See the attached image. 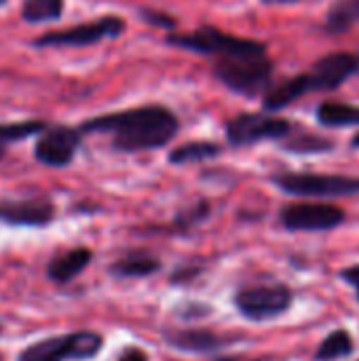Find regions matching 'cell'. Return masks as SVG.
I'll use <instances>...</instances> for the list:
<instances>
[{"label":"cell","instance_id":"cell-1","mask_svg":"<svg viewBox=\"0 0 359 361\" xmlns=\"http://www.w3.org/2000/svg\"><path fill=\"white\" fill-rule=\"evenodd\" d=\"M80 133H108L116 152H144L167 146L180 131L178 116L161 104L99 114L78 127Z\"/></svg>","mask_w":359,"mask_h":361},{"label":"cell","instance_id":"cell-2","mask_svg":"<svg viewBox=\"0 0 359 361\" xmlns=\"http://www.w3.org/2000/svg\"><path fill=\"white\" fill-rule=\"evenodd\" d=\"M271 184L284 195L298 199H345L359 195L358 176L343 173H313V171H277Z\"/></svg>","mask_w":359,"mask_h":361},{"label":"cell","instance_id":"cell-3","mask_svg":"<svg viewBox=\"0 0 359 361\" xmlns=\"http://www.w3.org/2000/svg\"><path fill=\"white\" fill-rule=\"evenodd\" d=\"M212 72L216 80L229 91L243 97H256L273 85L275 63L269 55L220 57Z\"/></svg>","mask_w":359,"mask_h":361},{"label":"cell","instance_id":"cell-4","mask_svg":"<svg viewBox=\"0 0 359 361\" xmlns=\"http://www.w3.org/2000/svg\"><path fill=\"white\" fill-rule=\"evenodd\" d=\"M167 44H174L184 51H193L199 55H214V57H250V55H267V44L229 34L214 25H201L193 32L184 34H169Z\"/></svg>","mask_w":359,"mask_h":361},{"label":"cell","instance_id":"cell-5","mask_svg":"<svg viewBox=\"0 0 359 361\" xmlns=\"http://www.w3.org/2000/svg\"><path fill=\"white\" fill-rule=\"evenodd\" d=\"M233 305L237 313L254 324L273 322L286 315L294 305V292L281 281L250 283L235 292Z\"/></svg>","mask_w":359,"mask_h":361},{"label":"cell","instance_id":"cell-6","mask_svg":"<svg viewBox=\"0 0 359 361\" xmlns=\"http://www.w3.org/2000/svg\"><path fill=\"white\" fill-rule=\"evenodd\" d=\"M104 336L93 330L49 336L28 345L17 361H89L99 355Z\"/></svg>","mask_w":359,"mask_h":361},{"label":"cell","instance_id":"cell-7","mask_svg":"<svg viewBox=\"0 0 359 361\" xmlns=\"http://www.w3.org/2000/svg\"><path fill=\"white\" fill-rule=\"evenodd\" d=\"M294 131V125L284 118L275 116L273 112H241L226 121L224 133L226 142L233 148H245L260 142H281Z\"/></svg>","mask_w":359,"mask_h":361},{"label":"cell","instance_id":"cell-8","mask_svg":"<svg viewBox=\"0 0 359 361\" xmlns=\"http://www.w3.org/2000/svg\"><path fill=\"white\" fill-rule=\"evenodd\" d=\"M347 222V212L334 203H290L279 212V224L288 233H328Z\"/></svg>","mask_w":359,"mask_h":361},{"label":"cell","instance_id":"cell-9","mask_svg":"<svg viewBox=\"0 0 359 361\" xmlns=\"http://www.w3.org/2000/svg\"><path fill=\"white\" fill-rule=\"evenodd\" d=\"M125 32V19L118 15H102L93 21L72 25L68 30H55L38 36L32 44L44 47H91L108 38H118Z\"/></svg>","mask_w":359,"mask_h":361},{"label":"cell","instance_id":"cell-10","mask_svg":"<svg viewBox=\"0 0 359 361\" xmlns=\"http://www.w3.org/2000/svg\"><path fill=\"white\" fill-rule=\"evenodd\" d=\"M80 140H83V133L74 127H68V125L49 127L47 125L38 133V140L34 144V157L38 163L53 167V169L68 167L80 148Z\"/></svg>","mask_w":359,"mask_h":361},{"label":"cell","instance_id":"cell-11","mask_svg":"<svg viewBox=\"0 0 359 361\" xmlns=\"http://www.w3.org/2000/svg\"><path fill=\"white\" fill-rule=\"evenodd\" d=\"M359 72V57L349 51H332L320 57L307 72L313 93H330L341 89Z\"/></svg>","mask_w":359,"mask_h":361},{"label":"cell","instance_id":"cell-12","mask_svg":"<svg viewBox=\"0 0 359 361\" xmlns=\"http://www.w3.org/2000/svg\"><path fill=\"white\" fill-rule=\"evenodd\" d=\"M163 341L167 347L190 353V355H212L235 343V336H222L212 330L203 328H178V330H165Z\"/></svg>","mask_w":359,"mask_h":361},{"label":"cell","instance_id":"cell-13","mask_svg":"<svg viewBox=\"0 0 359 361\" xmlns=\"http://www.w3.org/2000/svg\"><path fill=\"white\" fill-rule=\"evenodd\" d=\"M55 218V205L47 199H6L0 201V222L6 226L42 228Z\"/></svg>","mask_w":359,"mask_h":361},{"label":"cell","instance_id":"cell-14","mask_svg":"<svg viewBox=\"0 0 359 361\" xmlns=\"http://www.w3.org/2000/svg\"><path fill=\"white\" fill-rule=\"evenodd\" d=\"M313 93L311 91V82L307 72H300L296 76H290L277 85H271L264 93H262V110L264 112H281L286 108H290L292 104H296L300 97Z\"/></svg>","mask_w":359,"mask_h":361},{"label":"cell","instance_id":"cell-15","mask_svg":"<svg viewBox=\"0 0 359 361\" xmlns=\"http://www.w3.org/2000/svg\"><path fill=\"white\" fill-rule=\"evenodd\" d=\"M93 260V252L87 247H74L68 250L59 256H55L49 264H47V279L57 283V286H66L72 279H76Z\"/></svg>","mask_w":359,"mask_h":361},{"label":"cell","instance_id":"cell-16","mask_svg":"<svg viewBox=\"0 0 359 361\" xmlns=\"http://www.w3.org/2000/svg\"><path fill=\"white\" fill-rule=\"evenodd\" d=\"M161 271V260L146 252H131L108 267L114 279H144Z\"/></svg>","mask_w":359,"mask_h":361},{"label":"cell","instance_id":"cell-17","mask_svg":"<svg viewBox=\"0 0 359 361\" xmlns=\"http://www.w3.org/2000/svg\"><path fill=\"white\" fill-rule=\"evenodd\" d=\"M315 121L326 129L359 127V106L341 99H326L315 108Z\"/></svg>","mask_w":359,"mask_h":361},{"label":"cell","instance_id":"cell-18","mask_svg":"<svg viewBox=\"0 0 359 361\" xmlns=\"http://www.w3.org/2000/svg\"><path fill=\"white\" fill-rule=\"evenodd\" d=\"M279 148L286 154H298V157H307V154H330L336 150V142L332 137L320 135V133H309L303 131L298 135H288L279 142Z\"/></svg>","mask_w":359,"mask_h":361},{"label":"cell","instance_id":"cell-19","mask_svg":"<svg viewBox=\"0 0 359 361\" xmlns=\"http://www.w3.org/2000/svg\"><path fill=\"white\" fill-rule=\"evenodd\" d=\"M359 23V0H334L324 19V30L328 34H345Z\"/></svg>","mask_w":359,"mask_h":361},{"label":"cell","instance_id":"cell-20","mask_svg":"<svg viewBox=\"0 0 359 361\" xmlns=\"http://www.w3.org/2000/svg\"><path fill=\"white\" fill-rule=\"evenodd\" d=\"M222 154V146L209 140H199V142H186L178 148H174L167 157L171 165H186V163H201L209 161Z\"/></svg>","mask_w":359,"mask_h":361},{"label":"cell","instance_id":"cell-21","mask_svg":"<svg viewBox=\"0 0 359 361\" xmlns=\"http://www.w3.org/2000/svg\"><path fill=\"white\" fill-rule=\"evenodd\" d=\"M355 351V341L351 336V332L339 328L334 332H330L317 347L315 351V361H341L347 360L349 355H353Z\"/></svg>","mask_w":359,"mask_h":361},{"label":"cell","instance_id":"cell-22","mask_svg":"<svg viewBox=\"0 0 359 361\" xmlns=\"http://www.w3.org/2000/svg\"><path fill=\"white\" fill-rule=\"evenodd\" d=\"M63 15V0H23L21 19L25 23L57 21Z\"/></svg>","mask_w":359,"mask_h":361},{"label":"cell","instance_id":"cell-23","mask_svg":"<svg viewBox=\"0 0 359 361\" xmlns=\"http://www.w3.org/2000/svg\"><path fill=\"white\" fill-rule=\"evenodd\" d=\"M44 127H47V123L40 118H30V121H21V123H2L0 125V148L4 150L8 144L23 142L32 135H38Z\"/></svg>","mask_w":359,"mask_h":361},{"label":"cell","instance_id":"cell-24","mask_svg":"<svg viewBox=\"0 0 359 361\" xmlns=\"http://www.w3.org/2000/svg\"><path fill=\"white\" fill-rule=\"evenodd\" d=\"M209 214H212L209 201L201 199V201H197L195 205H190L188 209L180 212V214L176 216V220L171 222V226L167 228V233H182V235H184V233H190L195 226L203 224V222L209 218Z\"/></svg>","mask_w":359,"mask_h":361},{"label":"cell","instance_id":"cell-25","mask_svg":"<svg viewBox=\"0 0 359 361\" xmlns=\"http://www.w3.org/2000/svg\"><path fill=\"white\" fill-rule=\"evenodd\" d=\"M201 273H203V264L186 262V264H180V267L169 275V283H174V286H186V283H193Z\"/></svg>","mask_w":359,"mask_h":361},{"label":"cell","instance_id":"cell-26","mask_svg":"<svg viewBox=\"0 0 359 361\" xmlns=\"http://www.w3.org/2000/svg\"><path fill=\"white\" fill-rule=\"evenodd\" d=\"M140 15L146 23L154 25V27H161V30H174L178 25V21L174 19V15L169 13H163V11H154V8H140Z\"/></svg>","mask_w":359,"mask_h":361},{"label":"cell","instance_id":"cell-27","mask_svg":"<svg viewBox=\"0 0 359 361\" xmlns=\"http://www.w3.org/2000/svg\"><path fill=\"white\" fill-rule=\"evenodd\" d=\"M180 319L193 322V319H203L207 315H212V307L203 305V302H182L180 307H176L174 311Z\"/></svg>","mask_w":359,"mask_h":361},{"label":"cell","instance_id":"cell-28","mask_svg":"<svg viewBox=\"0 0 359 361\" xmlns=\"http://www.w3.org/2000/svg\"><path fill=\"white\" fill-rule=\"evenodd\" d=\"M114 361H148V353L142 349V347H135V345H129L121 351V355Z\"/></svg>","mask_w":359,"mask_h":361},{"label":"cell","instance_id":"cell-29","mask_svg":"<svg viewBox=\"0 0 359 361\" xmlns=\"http://www.w3.org/2000/svg\"><path fill=\"white\" fill-rule=\"evenodd\" d=\"M341 279L355 290V298H358L359 302V264H353L349 269H343L341 271Z\"/></svg>","mask_w":359,"mask_h":361},{"label":"cell","instance_id":"cell-30","mask_svg":"<svg viewBox=\"0 0 359 361\" xmlns=\"http://www.w3.org/2000/svg\"><path fill=\"white\" fill-rule=\"evenodd\" d=\"M264 4H298V2H305V0H260Z\"/></svg>","mask_w":359,"mask_h":361},{"label":"cell","instance_id":"cell-31","mask_svg":"<svg viewBox=\"0 0 359 361\" xmlns=\"http://www.w3.org/2000/svg\"><path fill=\"white\" fill-rule=\"evenodd\" d=\"M214 361H262V360H248V357H235V355H231V357H216Z\"/></svg>","mask_w":359,"mask_h":361},{"label":"cell","instance_id":"cell-32","mask_svg":"<svg viewBox=\"0 0 359 361\" xmlns=\"http://www.w3.org/2000/svg\"><path fill=\"white\" fill-rule=\"evenodd\" d=\"M349 146H351L353 150H359V131L353 135V137H351V144H349Z\"/></svg>","mask_w":359,"mask_h":361},{"label":"cell","instance_id":"cell-33","mask_svg":"<svg viewBox=\"0 0 359 361\" xmlns=\"http://www.w3.org/2000/svg\"><path fill=\"white\" fill-rule=\"evenodd\" d=\"M4 2H6V0H0V6H2V4H4Z\"/></svg>","mask_w":359,"mask_h":361},{"label":"cell","instance_id":"cell-34","mask_svg":"<svg viewBox=\"0 0 359 361\" xmlns=\"http://www.w3.org/2000/svg\"><path fill=\"white\" fill-rule=\"evenodd\" d=\"M358 57H359V55H358Z\"/></svg>","mask_w":359,"mask_h":361},{"label":"cell","instance_id":"cell-35","mask_svg":"<svg viewBox=\"0 0 359 361\" xmlns=\"http://www.w3.org/2000/svg\"><path fill=\"white\" fill-rule=\"evenodd\" d=\"M358 361H359V360H358Z\"/></svg>","mask_w":359,"mask_h":361}]
</instances>
